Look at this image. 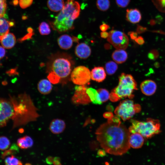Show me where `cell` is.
<instances>
[{"label":"cell","instance_id":"cell-40","mask_svg":"<svg viewBox=\"0 0 165 165\" xmlns=\"http://www.w3.org/2000/svg\"><path fill=\"white\" fill-rule=\"evenodd\" d=\"M6 51L4 48L0 46V60L5 56Z\"/></svg>","mask_w":165,"mask_h":165},{"label":"cell","instance_id":"cell-16","mask_svg":"<svg viewBox=\"0 0 165 165\" xmlns=\"http://www.w3.org/2000/svg\"><path fill=\"white\" fill-rule=\"evenodd\" d=\"M126 19L128 22L136 24L141 19V14L140 11L136 8L127 9L126 10Z\"/></svg>","mask_w":165,"mask_h":165},{"label":"cell","instance_id":"cell-30","mask_svg":"<svg viewBox=\"0 0 165 165\" xmlns=\"http://www.w3.org/2000/svg\"><path fill=\"white\" fill-rule=\"evenodd\" d=\"M5 162L6 165H22L21 162L13 155L6 157Z\"/></svg>","mask_w":165,"mask_h":165},{"label":"cell","instance_id":"cell-41","mask_svg":"<svg viewBox=\"0 0 165 165\" xmlns=\"http://www.w3.org/2000/svg\"><path fill=\"white\" fill-rule=\"evenodd\" d=\"M128 35L130 36L131 38L135 40L137 38V33L135 32H129L128 33Z\"/></svg>","mask_w":165,"mask_h":165},{"label":"cell","instance_id":"cell-43","mask_svg":"<svg viewBox=\"0 0 165 165\" xmlns=\"http://www.w3.org/2000/svg\"><path fill=\"white\" fill-rule=\"evenodd\" d=\"M101 36V38H107L109 35V33L105 31H102L100 33Z\"/></svg>","mask_w":165,"mask_h":165},{"label":"cell","instance_id":"cell-47","mask_svg":"<svg viewBox=\"0 0 165 165\" xmlns=\"http://www.w3.org/2000/svg\"><path fill=\"white\" fill-rule=\"evenodd\" d=\"M24 165H31V164L29 163H27L25 164Z\"/></svg>","mask_w":165,"mask_h":165},{"label":"cell","instance_id":"cell-3","mask_svg":"<svg viewBox=\"0 0 165 165\" xmlns=\"http://www.w3.org/2000/svg\"><path fill=\"white\" fill-rule=\"evenodd\" d=\"M16 99L14 98L15 115L14 119L19 125L25 124L35 121L39 116L37 109L30 96L24 93L19 95Z\"/></svg>","mask_w":165,"mask_h":165},{"label":"cell","instance_id":"cell-6","mask_svg":"<svg viewBox=\"0 0 165 165\" xmlns=\"http://www.w3.org/2000/svg\"><path fill=\"white\" fill-rule=\"evenodd\" d=\"M141 110V107L139 105L134 104L132 100L126 99L120 102L114 112L117 116L120 117L123 121H126Z\"/></svg>","mask_w":165,"mask_h":165},{"label":"cell","instance_id":"cell-27","mask_svg":"<svg viewBox=\"0 0 165 165\" xmlns=\"http://www.w3.org/2000/svg\"><path fill=\"white\" fill-rule=\"evenodd\" d=\"M96 4L97 8L103 11L108 10L110 5L109 0H97Z\"/></svg>","mask_w":165,"mask_h":165},{"label":"cell","instance_id":"cell-21","mask_svg":"<svg viewBox=\"0 0 165 165\" xmlns=\"http://www.w3.org/2000/svg\"><path fill=\"white\" fill-rule=\"evenodd\" d=\"M127 52L123 49H117L112 53V57L117 63L120 64L125 62L127 58Z\"/></svg>","mask_w":165,"mask_h":165},{"label":"cell","instance_id":"cell-32","mask_svg":"<svg viewBox=\"0 0 165 165\" xmlns=\"http://www.w3.org/2000/svg\"><path fill=\"white\" fill-rule=\"evenodd\" d=\"M10 144L9 140L5 136L0 137V150H4L7 149Z\"/></svg>","mask_w":165,"mask_h":165},{"label":"cell","instance_id":"cell-26","mask_svg":"<svg viewBox=\"0 0 165 165\" xmlns=\"http://www.w3.org/2000/svg\"><path fill=\"white\" fill-rule=\"evenodd\" d=\"M118 67L116 62L112 61L107 62L105 65L106 72L108 75L114 74L118 69Z\"/></svg>","mask_w":165,"mask_h":165},{"label":"cell","instance_id":"cell-46","mask_svg":"<svg viewBox=\"0 0 165 165\" xmlns=\"http://www.w3.org/2000/svg\"><path fill=\"white\" fill-rule=\"evenodd\" d=\"M14 4L15 5H16L18 4V0H14Z\"/></svg>","mask_w":165,"mask_h":165},{"label":"cell","instance_id":"cell-19","mask_svg":"<svg viewBox=\"0 0 165 165\" xmlns=\"http://www.w3.org/2000/svg\"><path fill=\"white\" fill-rule=\"evenodd\" d=\"M52 88L53 86L51 83L48 79H42L40 80L38 83V90L42 94H49L51 92Z\"/></svg>","mask_w":165,"mask_h":165},{"label":"cell","instance_id":"cell-34","mask_svg":"<svg viewBox=\"0 0 165 165\" xmlns=\"http://www.w3.org/2000/svg\"><path fill=\"white\" fill-rule=\"evenodd\" d=\"M6 9V0H0V17L5 15Z\"/></svg>","mask_w":165,"mask_h":165},{"label":"cell","instance_id":"cell-39","mask_svg":"<svg viewBox=\"0 0 165 165\" xmlns=\"http://www.w3.org/2000/svg\"><path fill=\"white\" fill-rule=\"evenodd\" d=\"M134 40L137 44L140 45L143 44L145 42L143 38L141 36L138 37Z\"/></svg>","mask_w":165,"mask_h":165},{"label":"cell","instance_id":"cell-24","mask_svg":"<svg viewBox=\"0 0 165 165\" xmlns=\"http://www.w3.org/2000/svg\"><path fill=\"white\" fill-rule=\"evenodd\" d=\"M13 25V23L9 22L3 17H0V40L9 33V27Z\"/></svg>","mask_w":165,"mask_h":165},{"label":"cell","instance_id":"cell-22","mask_svg":"<svg viewBox=\"0 0 165 165\" xmlns=\"http://www.w3.org/2000/svg\"><path fill=\"white\" fill-rule=\"evenodd\" d=\"M18 146L22 149H26L31 147L34 144L32 138L30 136L25 135L18 139L17 141Z\"/></svg>","mask_w":165,"mask_h":165},{"label":"cell","instance_id":"cell-28","mask_svg":"<svg viewBox=\"0 0 165 165\" xmlns=\"http://www.w3.org/2000/svg\"><path fill=\"white\" fill-rule=\"evenodd\" d=\"M97 90L99 99L102 103L106 102L109 99L110 94L106 89L100 88Z\"/></svg>","mask_w":165,"mask_h":165},{"label":"cell","instance_id":"cell-2","mask_svg":"<svg viewBox=\"0 0 165 165\" xmlns=\"http://www.w3.org/2000/svg\"><path fill=\"white\" fill-rule=\"evenodd\" d=\"M80 6L75 0H67L64 8L56 17L53 28L60 33L73 29L74 20L79 16Z\"/></svg>","mask_w":165,"mask_h":165},{"label":"cell","instance_id":"cell-36","mask_svg":"<svg viewBox=\"0 0 165 165\" xmlns=\"http://www.w3.org/2000/svg\"><path fill=\"white\" fill-rule=\"evenodd\" d=\"M117 5L121 8H125L130 2V0H116Z\"/></svg>","mask_w":165,"mask_h":165},{"label":"cell","instance_id":"cell-13","mask_svg":"<svg viewBox=\"0 0 165 165\" xmlns=\"http://www.w3.org/2000/svg\"><path fill=\"white\" fill-rule=\"evenodd\" d=\"M66 127L65 122L60 119H53L51 122L49 129L52 133L58 134L62 133L65 130Z\"/></svg>","mask_w":165,"mask_h":165},{"label":"cell","instance_id":"cell-23","mask_svg":"<svg viewBox=\"0 0 165 165\" xmlns=\"http://www.w3.org/2000/svg\"><path fill=\"white\" fill-rule=\"evenodd\" d=\"M65 4L63 0H48L47 6L52 11L57 12L61 11L64 8Z\"/></svg>","mask_w":165,"mask_h":165},{"label":"cell","instance_id":"cell-4","mask_svg":"<svg viewBox=\"0 0 165 165\" xmlns=\"http://www.w3.org/2000/svg\"><path fill=\"white\" fill-rule=\"evenodd\" d=\"M137 90V83L133 76L122 73L119 77L118 85L110 94L109 99L113 102L124 98L132 99L134 96V91Z\"/></svg>","mask_w":165,"mask_h":165},{"label":"cell","instance_id":"cell-31","mask_svg":"<svg viewBox=\"0 0 165 165\" xmlns=\"http://www.w3.org/2000/svg\"><path fill=\"white\" fill-rule=\"evenodd\" d=\"M156 9L160 12L165 13V0H151Z\"/></svg>","mask_w":165,"mask_h":165},{"label":"cell","instance_id":"cell-29","mask_svg":"<svg viewBox=\"0 0 165 165\" xmlns=\"http://www.w3.org/2000/svg\"><path fill=\"white\" fill-rule=\"evenodd\" d=\"M38 30L40 34L42 35H48L51 32L50 26L47 23L45 22H42L40 24Z\"/></svg>","mask_w":165,"mask_h":165},{"label":"cell","instance_id":"cell-14","mask_svg":"<svg viewBox=\"0 0 165 165\" xmlns=\"http://www.w3.org/2000/svg\"><path fill=\"white\" fill-rule=\"evenodd\" d=\"M76 55L82 59L88 58L91 54L90 47L84 43H80L76 46L75 50Z\"/></svg>","mask_w":165,"mask_h":165},{"label":"cell","instance_id":"cell-7","mask_svg":"<svg viewBox=\"0 0 165 165\" xmlns=\"http://www.w3.org/2000/svg\"><path fill=\"white\" fill-rule=\"evenodd\" d=\"M51 71L60 79H64L70 74L72 64L70 59L66 56H58L51 62Z\"/></svg>","mask_w":165,"mask_h":165},{"label":"cell","instance_id":"cell-35","mask_svg":"<svg viewBox=\"0 0 165 165\" xmlns=\"http://www.w3.org/2000/svg\"><path fill=\"white\" fill-rule=\"evenodd\" d=\"M33 1V0H19V5L22 8L25 9L32 4Z\"/></svg>","mask_w":165,"mask_h":165},{"label":"cell","instance_id":"cell-44","mask_svg":"<svg viewBox=\"0 0 165 165\" xmlns=\"http://www.w3.org/2000/svg\"><path fill=\"white\" fill-rule=\"evenodd\" d=\"M53 158L51 156H49L46 159V162L48 164H51L53 163Z\"/></svg>","mask_w":165,"mask_h":165},{"label":"cell","instance_id":"cell-38","mask_svg":"<svg viewBox=\"0 0 165 165\" xmlns=\"http://www.w3.org/2000/svg\"><path fill=\"white\" fill-rule=\"evenodd\" d=\"M99 28L101 31H105L110 28V26L104 23L100 26Z\"/></svg>","mask_w":165,"mask_h":165},{"label":"cell","instance_id":"cell-5","mask_svg":"<svg viewBox=\"0 0 165 165\" xmlns=\"http://www.w3.org/2000/svg\"><path fill=\"white\" fill-rule=\"evenodd\" d=\"M131 125L128 128L130 133H138L145 138H149L160 133V124L158 120L147 118L145 121L131 120Z\"/></svg>","mask_w":165,"mask_h":165},{"label":"cell","instance_id":"cell-8","mask_svg":"<svg viewBox=\"0 0 165 165\" xmlns=\"http://www.w3.org/2000/svg\"><path fill=\"white\" fill-rule=\"evenodd\" d=\"M8 100L0 98V127L6 125L10 119H14L15 115L13 99Z\"/></svg>","mask_w":165,"mask_h":165},{"label":"cell","instance_id":"cell-11","mask_svg":"<svg viewBox=\"0 0 165 165\" xmlns=\"http://www.w3.org/2000/svg\"><path fill=\"white\" fill-rule=\"evenodd\" d=\"M87 88L85 85L75 86V91L72 99L73 103L76 104H85L90 102L86 92Z\"/></svg>","mask_w":165,"mask_h":165},{"label":"cell","instance_id":"cell-45","mask_svg":"<svg viewBox=\"0 0 165 165\" xmlns=\"http://www.w3.org/2000/svg\"><path fill=\"white\" fill-rule=\"evenodd\" d=\"M105 152L104 150H99L98 152V155L101 156H104L105 154Z\"/></svg>","mask_w":165,"mask_h":165},{"label":"cell","instance_id":"cell-37","mask_svg":"<svg viewBox=\"0 0 165 165\" xmlns=\"http://www.w3.org/2000/svg\"><path fill=\"white\" fill-rule=\"evenodd\" d=\"M158 55V52L155 50H153L148 53V56L150 59L153 60L157 58Z\"/></svg>","mask_w":165,"mask_h":165},{"label":"cell","instance_id":"cell-18","mask_svg":"<svg viewBox=\"0 0 165 165\" xmlns=\"http://www.w3.org/2000/svg\"><path fill=\"white\" fill-rule=\"evenodd\" d=\"M73 41L72 37L67 34L60 36L57 39V43L60 47L63 50L70 49L72 46Z\"/></svg>","mask_w":165,"mask_h":165},{"label":"cell","instance_id":"cell-1","mask_svg":"<svg viewBox=\"0 0 165 165\" xmlns=\"http://www.w3.org/2000/svg\"><path fill=\"white\" fill-rule=\"evenodd\" d=\"M118 116H113L101 125L96 132L97 139L106 152L122 155L130 148L128 129L121 123Z\"/></svg>","mask_w":165,"mask_h":165},{"label":"cell","instance_id":"cell-25","mask_svg":"<svg viewBox=\"0 0 165 165\" xmlns=\"http://www.w3.org/2000/svg\"><path fill=\"white\" fill-rule=\"evenodd\" d=\"M86 92L92 103L97 105H101L102 103L99 99L97 90L91 87H87Z\"/></svg>","mask_w":165,"mask_h":165},{"label":"cell","instance_id":"cell-20","mask_svg":"<svg viewBox=\"0 0 165 165\" xmlns=\"http://www.w3.org/2000/svg\"><path fill=\"white\" fill-rule=\"evenodd\" d=\"M0 42L4 48L7 49H11L16 44V38L13 33H8L0 40Z\"/></svg>","mask_w":165,"mask_h":165},{"label":"cell","instance_id":"cell-9","mask_svg":"<svg viewBox=\"0 0 165 165\" xmlns=\"http://www.w3.org/2000/svg\"><path fill=\"white\" fill-rule=\"evenodd\" d=\"M72 82L78 86L85 85L91 79V72L86 67L79 66L75 68L71 75Z\"/></svg>","mask_w":165,"mask_h":165},{"label":"cell","instance_id":"cell-42","mask_svg":"<svg viewBox=\"0 0 165 165\" xmlns=\"http://www.w3.org/2000/svg\"><path fill=\"white\" fill-rule=\"evenodd\" d=\"M53 163L54 165H62L60 159L57 157L54 158Z\"/></svg>","mask_w":165,"mask_h":165},{"label":"cell","instance_id":"cell-12","mask_svg":"<svg viewBox=\"0 0 165 165\" xmlns=\"http://www.w3.org/2000/svg\"><path fill=\"white\" fill-rule=\"evenodd\" d=\"M140 89L143 94L150 96L156 92L157 85L156 82L152 80H146L141 83Z\"/></svg>","mask_w":165,"mask_h":165},{"label":"cell","instance_id":"cell-10","mask_svg":"<svg viewBox=\"0 0 165 165\" xmlns=\"http://www.w3.org/2000/svg\"><path fill=\"white\" fill-rule=\"evenodd\" d=\"M107 41L117 49L125 50L127 47L129 39L126 34L119 31L112 29L109 33Z\"/></svg>","mask_w":165,"mask_h":165},{"label":"cell","instance_id":"cell-15","mask_svg":"<svg viewBox=\"0 0 165 165\" xmlns=\"http://www.w3.org/2000/svg\"><path fill=\"white\" fill-rule=\"evenodd\" d=\"M144 138L141 135L138 133H130L129 141L130 147L135 149L141 148L144 144Z\"/></svg>","mask_w":165,"mask_h":165},{"label":"cell","instance_id":"cell-33","mask_svg":"<svg viewBox=\"0 0 165 165\" xmlns=\"http://www.w3.org/2000/svg\"><path fill=\"white\" fill-rule=\"evenodd\" d=\"M47 78L50 82L53 84L58 83L60 81V78L53 72H50L48 75Z\"/></svg>","mask_w":165,"mask_h":165},{"label":"cell","instance_id":"cell-17","mask_svg":"<svg viewBox=\"0 0 165 165\" xmlns=\"http://www.w3.org/2000/svg\"><path fill=\"white\" fill-rule=\"evenodd\" d=\"M91 79L98 82L103 81L106 78V74L102 67H95L91 72Z\"/></svg>","mask_w":165,"mask_h":165}]
</instances>
